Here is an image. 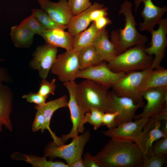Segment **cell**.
Masks as SVG:
<instances>
[{
	"instance_id": "6da1fadb",
	"label": "cell",
	"mask_w": 167,
	"mask_h": 167,
	"mask_svg": "<svg viewBox=\"0 0 167 167\" xmlns=\"http://www.w3.org/2000/svg\"><path fill=\"white\" fill-rule=\"evenodd\" d=\"M94 156L101 167H142L143 159L135 143L113 139Z\"/></svg>"
},
{
	"instance_id": "7a4b0ae2",
	"label": "cell",
	"mask_w": 167,
	"mask_h": 167,
	"mask_svg": "<svg viewBox=\"0 0 167 167\" xmlns=\"http://www.w3.org/2000/svg\"><path fill=\"white\" fill-rule=\"evenodd\" d=\"M132 3L126 0L120 6L118 14H123L125 17V25L123 29L112 31L110 41L113 44L118 55L134 46L144 44L148 38L140 33L136 28V23L132 11Z\"/></svg>"
},
{
	"instance_id": "3957f363",
	"label": "cell",
	"mask_w": 167,
	"mask_h": 167,
	"mask_svg": "<svg viewBox=\"0 0 167 167\" xmlns=\"http://www.w3.org/2000/svg\"><path fill=\"white\" fill-rule=\"evenodd\" d=\"M108 89L90 80L85 79L76 84V97L83 112L96 109L104 112L109 111Z\"/></svg>"
},
{
	"instance_id": "277c9868",
	"label": "cell",
	"mask_w": 167,
	"mask_h": 167,
	"mask_svg": "<svg viewBox=\"0 0 167 167\" xmlns=\"http://www.w3.org/2000/svg\"><path fill=\"white\" fill-rule=\"evenodd\" d=\"M145 48L144 44L130 47L108 62L107 66L114 72L125 74L150 68L153 58Z\"/></svg>"
},
{
	"instance_id": "5b68a950",
	"label": "cell",
	"mask_w": 167,
	"mask_h": 167,
	"mask_svg": "<svg viewBox=\"0 0 167 167\" xmlns=\"http://www.w3.org/2000/svg\"><path fill=\"white\" fill-rule=\"evenodd\" d=\"M88 130L80 135L72 139L67 144L57 145L53 141L49 143L45 148L44 156L53 160L57 157L64 160L67 164L82 158L84 147L90 137Z\"/></svg>"
},
{
	"instance_id": "8992f818",
	"label": "cell",
	"mask_w": 167,
	"mask_h": 167,
	"mask_svg": "<svg viewBox=\"0 0 167 167\" xmlns=\"http://www.w3.org/2000/svg\"><path fill=\"white\" fill-rule=\"evenodd\" d=\"M167 118V109L150 117L135 143L142 153L143 158L152 156V148L154 143L167 136L161 129L162 121Z\"/></svg>"
},
{
	"instance_id": "52a82bcc",
	"label": "cell",
	"mask_w": 167,
	"mask_h": 167,
	"mask_svg": "<svg viewBox=\"0 0 167 167\" xmlns=\"http://www.w3.org/2000/svg\"><path fill=\"white\" fill-rule=\"evenodd\" d=\"M151 70L149 68L126 74L112 87L113 92L118 96L130 98L136 103L143 105L140 89L144 78Z\"/></svg>"
},
{
	"instance_id": "ba28073f",
	"label": "cell",
	"mask_w": 167,
	"mask_h": 167,
	"mask_svg": "<svg viewBox=\"0 0 167 167\" xmlns=\"http://www.w3.org/2000/svg\"><path fill=\"white\" fill-rule=\"evenodd\" d=\"M78 55V52L71 49L57 55L51 68V72L63 83L74 81L80 70Z\"/></svg>"
},
{
	"instance_id": "9c48e42d",
	"label": "cell",
	"mask_w": 167,
	"mask_h": 167,
	"mask_svg": "<svg viewBox=\"0 0 167 167\" xmlns=\"http://www.w3.org/2000/svg\"><path fill=\"white\" fill-rule=\"evenodd\" d=\"M126 74L112 71L105 61L83 70H79L76 78L93 81L109 89L112 87Z\"/></svg>"
},
{
	"instance_id": "30bf717a",
	"label": "cell",
	"mask_w": 167,
	"mask_h": 167,
	"mask_svg": "<svg viewBox=\"0 0 167 167\" xmlns=\"http://www.w3.org/2000/svg\"><path fill=\"white\" fill-rule=\"evenodd\" d=\"M76 83L74 81L63 83V85L68 90L69 98L68 102L71 115V119L72 124V127L69 133L61 136L62 141L65 142L69 139L78 135L79 133H83L84 131V125L83 119L85 114L83 112L76 100L75 88Z\"/></svg>"
},
{
	"instance_id": "8fae6325",
	"label": "cell",
	"mask_w": 167,
	"mask_h": 167,
	"mask_svg": "<svg viewBox=\"0 0 167 167\" xmlns=\"http://www.w3.org/2000/svg\"><path fill=\"white\" fill-rule=\"evenodd\" d=\"M143 105L137 104L132 99L117 95L113 92H109V111L116 112V127L122 123L131 121L135 113Z\"/></svg>"
},
{
	"instance_id": "7c38bea8",
	"label": "cell",
	"mask_w": 167,
	"mask_h": 167,
	"mask_svg": "<svg viewBox=\"0 0 167 167\" xmlns=\"http://www.w3.org/2000/svg\"><path fill=\"white\" fill-rule=\"evenodd\" d=\"M158 27L152 30L150 46L145 47V50L148 55L154 56L150 68L152 70L160 66L165 56L167 46V19H162L158 24Z\"/></svg>"
},
{
	"instance_id": "4fadbf2b",
	"label": "cell",
	"mask_w": 167,
	"mask_h": 167,
	"mask_svg": "<svg viewBox=\"0 0 167 167\" xmlns=\"http://www.w3.org/2000/svg\"><path fill=\"white\" fill-rule=\"evenodd\" d=\"M143 98L147 103L141 113L135 116V120L149 118L167 109V87L152 88L144 92Z\"/></svg>"
},
{
	"instance_id": "5bb4252c",
	"label": "cell",
	"mask_w": 167,
	"mask_h": 167,
	"mask_svg": "<svg viewBox=\"0 0 167 167\" xmlns=\"http://www.w3.org/2000/svg\"><path fill=\"white\" fill-rule=\"evenodd\" d=\"M149 118H141L123 123L102 133L111 139L135 143Z\"/></svg>"
},
{
	"instance_id": "9a60e30c",
	"label": "cell",
	"mask_w": 167,
	"mask_h": 167,
	"mask_svg": "<svg viewBox=\"0 0 167 167\" xmlns=\"http://www.w3.org/2000/svg\"><path fill=\"white\" fill-rule=\"evenodd\" d=\"M57 52V48L46 44L38 46L32 54L30 66L38 71L41 79H46L55 60Z\"/></svg>"
},
{
	"instance_id": "2e32d148",
	"label": "cell",
	"mask_w": 167,
	"mask_h": 167,
	"mask_svg": "<svg viewBox=\"0 0 167 167\" xmlns=\"http://www.w3.org/2000/svg\"><path fill=\"white\" fill-rule=\"evenodd\" d=\"M143 2L144 7L141 12L143 21L138 24L140 31L150 32L154 30L155 25L158 24L164 15L167 11V6L160 7L156 6L152 0H134L135 11H137L141 2Z\"/></svg>"
},
{
	"instance_id": "e0dca14e",
	"label": "cell",
	"mask_w": 167,
	"mask_h": 167,
	"mask_svg": "<svg viewBox=\"0 0 167 167\" xmlns=\"http://www.w3.org/2000/svg\"><path fill=\"white\" fill-rule=\"evenodd\" d=\"M41 8L55 22L66 26L73 16L68 6L67 0H59L56 2L49 0H37Z\"/></svg>"
},
{
	"instance_id": "ac0fdd59",
	"label": "cell",
	"mask_w": 167,
	"mask_h": 167,
	"mask_svg": "<svg viewBox=\"0 0 167 167\" xmlns=\"http://www.w3.org/2000/svg\"><path fill=\"white\" fill-rule=\"evenodd\" d=\"M67 97L66 95L54 100H51L42 105H36L35 108L40 111L42 113L45 120V124L46 130L50 133L53 139V142L58 145L64 144L61 138L57 137L52 131L50 127L51 118L54 113L57 110L67 107Z\"/></svg>"
},
{
	"instance_id": "d6986e66",
	"label": "cell",
	"mask_w": 167,
	"mask_h": 167,
	"mask_svg": "<svg viewBox=\"0 0 167 167\" xmlns=\"http://www.w3.org/2000/svg\"><path fill=\"white\" fill-rule=\"evenodd\" d=\"M13 92L7 85L0 82V132L3 126L10 131L13 129L10 116L12 112Z\"/></svg>"
},
{
	"instance_id": "ffe728a7",
	"label": "cell",
	"mask_w": 167,
	"mask_h": 167,
	"mask_svg": "<svg viewBox=\"0 0 167 167\" xmlns=\"http://www.w3.org/2000/svg\"><path fill=\"white\" fill-rule=\"evenodd\" d=\"M40 35L49 45L66 50L73 49V36L68 31L58 29H46Z\"/></svg>"
},
{
	"instance_id": "44dd1931",
	"label": "cell",
	"mask_w": 167,
	"mask_h": 167,
	"mask_svg": "<svg viewBox=\"0 0 167 167\" xmlns=\"http://www.w3.org/2000/svg\"><path fill=\"white\" fill-rule=\"evenodd\" d=\"M92 45L104 61L108 62L118 55L113 44L109 39L105 28L100 31L95 38Z\"/></svg>"
},
{
	"instance_id": "7402d4cb",
	"label": "cell",
	"mask_w": 167,
	"mask_h": 167,
	"mask_svg": "<svg viewBox=\"0 0 167 167\" xmlns=\"http://www.w3.org/2000/svg\"><path fill=\"white\" fill-rule=\"evenodd\" d=\"M104 6V4L95 2L85 10L73 16L67 26L68 32L74 36L85 30L92 22L90 18L91 12Z\"/></svg>"
},
{
	"instance_id": "603a6c76",
	"label": "cell",
	"mask_w": 167,
	"mask_h": 167,
	"mask_svg": "<svg viewBox=\"0 0 167 167\" xmlns=\"http://www.w3.org/2000/svg\"><path fill=\"white\" fill-rule=\"evenodd\" d=\"M167 87V70L161 66L151 70L142 83L140 93L152 88Z\"/></svg>"
},
{
	"instance_id": "cb8c5ba5",
	"label": "cell",
	"mask_w": 167,
	"mask_h": 167,
	"mask_svg": "<svg viewBox=\"0 0 167 167\" xmlns=\"http://www.w3.org/2000/svg\"><path fill=\"white\" fill-rule=\"evenodd\" d=\"M10 35L16 47L28 48L33 43L35 34L28 28L19 24L12 27Z\"/></svg>"
},
{
	"instance_id": "d4e9b609",
	"label": "cell",
	"mask_w": 167,
	"mask_h": 167,
	"mask_svg": "<svg viewBox=\"0 0 167 167\" xmlns=\"http://www.w3.org/2000/svg\"><path fill=\"white\" fill-rule=\"evenodd\" d=\"M101 30L96 28L94 22H92L88 28L73 36V49L79 52L84 48L92 45Z\"/></svg>"
},
{
	"instance_id": "484cf974",
	"label": "cell",
	"mask_w": 167,
	"mask_h": 167,
	"mask_svg": "<svg viewBox=\"0 0 167 167\" xmlns=\"http://www.w3.org/2000/svg\"><path fill=\"white\" fill-rule=\"evenodd\" d=\"M80 70L96 65L104 61L96 52L92 45L81 49L78 52Z\"/></svg>"
},
{
	"instance_id": "4316f807",
	"label": "cell",
	"mask_w": 167,
	"mask_h": 167,
	"mask_svg": "<svg viewBox=\"0 0 167 167\" xmlns=\"http://www.w3.org/2000/svg\"><path fill=\"white\" fill-rule=\"evenodd\" d=\"M24 157L15 158L17 160H21L30 164L35 167H68L67 164L60 161H53L50 159L47 160V157L45 156L40 157L32 155L20 154Z\"/></svg>"
},
{
	"instance_id": "83f0119b",
	"label": "cell",
	"mask_w": 167,
	"mask_h": 167,
	"mask_svg": "<svg viewBox=\"0 0 167 167\" xmlns=\"http://www.w3.org/2000/svg\"><path fill=\"white\" fill-rule=\"evenodd\" d=\"M32 13L46 29H58L64 30L67 28L66 26L55 22L41 8L33 9Z\"/></svg>"
},
{
	"instance_id": "f1b7e54d",
	"label": "cell",
	"mask_w": 167,
	"mask_h": 167,
	"mask_svg": "<svg viewBox=\"0 0 167 167\" xmlns=\"http://www.w3.org/2000/svg\"><path fill=\"white\" fill-rule=\"evenodd\" d=\"M105 112L96 109H92L90 111L85 113L83 119L84 125L88 123L96 130L102 125L103 117Z\"/></svg>"
},
{
	"instance_id": "f546056e",
	"label": "cell",
	"mask_w": 167,
	"mask_h": 167,
	"mask_svg": "<svg viewBox=\"0 0 167 167\" xmlns=\"http://www.w3.org/2000/svg\"><path fill=\"white\" fill-rule=\"evenodd\" d=\"M19 25L28 28L35 34L39 35L46 29L32 14L24 19Z\"/></svg>"
},
{
	"instance_id": "4dcf8cb0",
	"label": "cell",
	"mask_w": 167,
	"mask_h": 167,
	"mask_svg": "<svg viewBox=\"0 0 167 167\" xmlns=\"http://www.w3.org/2000/svg\"><path fill=\"white\" fill-rule=\"evenodd\" d=\"M90 0H67L68 6L73 16L85 10L92 5Z\"/></svg>"
},
{
	"instance_id": "1f68e13d",
	"label": "cell",
	"mask_w": 167,
	"mask_h": 167,
	"mask_svg": "<svg viewBox=\"0 0 167 167\" xmlns=\"http://www.w3.org/2000/svg\"><path fill=\"white\" fill-rule=\"evenodd\" d=\"M56 80L53 79L50 82L46 79H42L38 92L44 96H49L50 94L54 95L57 87Z\"/></svg>"
},
{
	"instance_id": "d6a6232c",
	"label": "cell",
	"mask_w": 167,
	"mask_h": 167,
	"mask_svg": "<svg viewBox=\"0 0 167 167\" xmlns=\"http://www.w3.org/2000/svg\"><path fill=\"white\" fill-rule=\"evenodd\" d=\"M167 155H152L143 158L142 167H162L166 161Z\"/></svg>"
},
{
	"instance_id": "836d02e7",
	"label": "cell",
	"mask_w": 167,
	"mask_h": 167,
	"mask_svg": "<svg viewBox=\"0 0 167 167\" xmlns=\"http://www.w3.org/2000/svg\"><path fill=\"white\" fill-rule=\"evenodd\" d=\"M153 143L152 148V155L165 156L167 154V136Z\"/></svg>"
},
{
	"instance_id": "e575fe53",
	"label": "cell",
	"mask_w": 167,
	"mask_h": 167,
	"mask_svg": "<svg viewBox=\"0 0 167 167\" xmlns=\"http://www.w3.org/2000/svg\"><path fill=\"white\" fill-rule=\"evenodd\" d=\"M48 96H44L38 92H30L28 94L24 95L22 98L26 99L27 101L30 103H34L36 105H42L46 103V99Z\"/></svg>"
},
{
	"instance_id": "d590c367",
	"label": "cell",
	"mask_w": 167,
	"mask_h": 167,
	"mask_svg": "<svg viewBox=\"0 0 167 167\" xmlns=\"http://www.w3.org/2000/svg\"><path fill=\"white\" fill-rule=\"evenodd\" d=\"M34 121L32 126V130L33 132H36L39 130L43 133L46 129L45 120L42 113L39 110H37Z\"/></svg>"
},
{
	"instance_id": "8d00e7d4",
	"label": "cell",
	"mask_w": 167,
	"mask_h": 167,
	"mask_svg": "<svg viewBox=\"0 0 167 167\" xmlns=\"http://www.w3.org/2000/svg\"><path fill=\"white\" fill-rule=\"evenodd\" d=\"M118 115L116 112H105L103 117L102 125L105 126L109 129L116 127V118Z\"/></svg>"
},
{
	"instance_id": "74e56055",
	"label": "cell",
	"mask_w": 167,
	"mask_h": 167,
	"mask_svg": "<svg viewBox=\"0 0 167 167\" xmlns=\"http://www.w3.org/2000/svg\"><path fill=\"white\" fill-rule=\"evenodd\" d=\"M83 160L85 167H101L95 156L89 152L84 155Z\"/></svg>"
},
{
	"instance_id": "f35d334b",
	"label": "cell",
	"mask_w": 167,
	"mask_h": 167,
	"mask_svg": "<svg viewBox=\"0 0 167 167\" xmlns=\"http://www.w3.org/2000/svg\"><path fill=\"white\" fill-rule=\"evenodd\" d=\"M108 10L107 7L104 6L93 10L90 13V19L92 22L102 17L107 16L108 15Z\"/></svg>"
},
{
	"instance_id": "ab89813d",
	"label": "cell",
	"mask_w": 167,
	"mask_h": 167,
	"mask_svg": "<svg viewBox=\"0 0 167 167\" xmlns=\"http://www.w3.org/2000/svg\"><path fill=\"white\" fill-rule=\"evenodd\" d=\"M93 22L96 28L100 30L106 28L108 25L112 23L111 20L107 16L102 17Z\"/></svg>"
},
{
	"instance_id": "60d3db41",
	"label": "cell",
	"mask_w": 167,
	"mask_h": 167,
	"mask_svg": "<svg viewBox=\"0 0 167 167\" xmlns=\"http://www.w3.org/2000/svg\"><path fill=\"white\" fill-rule=\"evenodd\" d=\"M4 61V59L0 58V62ZM12 81L11 77L8 74L6 68L0 67V82L10 83Z\"/></svg>"
},
{
	"instance_id": "b9f144b4",
	"label": "cell",
	"mask_w": 167,
	"mask_h": 167,
	"mask_svg": "<svg viewBox=\"0 0 167 167\" xmlns=\"http://www.w3.org/2000/svg\"><path fill=\"white\" fill-rule=\"evenodd\" d=\"M67 165L68 167H85L83 159L82 158Z\"/></svg>"
}]
</instances>
